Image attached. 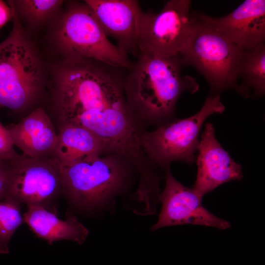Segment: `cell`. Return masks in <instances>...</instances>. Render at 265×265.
<instances>
[{"instance_id": "obj_17", "label": "cell", "mask_w": 265, "mask_h": 265, "mask_svg": "<svg viewBox=\"0 0 265 265\" xmlns=\"http://www.w3.org/2000/svg\"><path fill=\"white\" fill-rule=\"evenodd\" d=\"M15 12L32 27L42 26L53 18L63 3L58 0H11Z\"/></svg>"}, {"instance_id": "obj_10", "label": "cell", "mask_w": 265, "mask_h": 265, "mask_svg": "<svg viewBox=\"0 0 265 265\" xmlns=\"http://www.w3.org/2000/svg\"><path fill=\"white\" fill-rule=\"evenodd\" d=\"M197 153V172L192 187L201 197L223 184L242 179L241 165L221 146L215 137L212 124H206Z\"/></svg>"}, {"instance_id": "obj_20", "label": "cell", "mask_w": 265, "mask_h": 265, "mask_svg": "<svg viewBox=\"0 0 265 265\" xmlns=\"http://www.w3.org/2000/svg\"><path fill=\"white\" fill-rule=\"evenodd\" d=\"M8 186L7 174L3 160L0 159V200L7 196Z\"/></svg>"}, {"instance_id": "obj_13", "label": "cell", "mask_w": 265, "mask_h": 265, "mask_svg": "<svg viewBox=\"0 0 265 265\" xmlns=\"http://www.w3.org/2000/svg\"><path fill=\"white\" fill-rule=\"evenodd\" d=\"M14 146L30 157H52L57 133L51 118L43 106L6 127Z\"/></svg>"}, {"instance_id": "obj_14", "label": "cell", "mask_w": 265, "mask_h": 265, "mask_svg": "<svg viewBox=\"0 0 265 265\" xmlns=\"http://www.w3.org/2000/svg\"><path fill=\"white\" fill-rule=\"evenodd\" d=\"M23 219L37 237L49 244L56 241L68 240L81 245L89 234L88 229L76 216L69 215L62 220L40 205H27Z\"/></svg>"}, {"instance_id": "obj_15", "label": "cell", "mask_w": 265, "mask_h": 265, "mask_svg": "<svg viewBox=\"0 0 265 265\" xmlns=\"http://www.w3.org/2000/svg\"><path fill=\"white\" fill-rule=\"evenodd\" d=\"M113 153L109 146L81 126L65 124L58 127L52 157L59 165L69 164L95 156Z\"/></svg>"}, {"instance_id": "obj_19", "label": "cell", "mask_w": 265, "mask_h": 265, "mask_svg": "<svg viewBox=\"0 0 265 265\" xmlns=\"http://www.w3.org/2000/svg\"><path fill=\"white\" fill-rule=\"evenodd\" d=\"M14 146L7 129L0 122V159L9 160L16 156L18 153Z\"/></svg>"}, {"instance_id": "obj_6", "label": "cell", "mask_w": 265, "mask_h": 265, "mask_svg": "<svg viewBox=\"0 0 265 265\" xmlns=\"http://www.w3.org/2000/svg\"><path fill=\"white\" fill-rule=\"evenodd\" d=\"M225 109L220 95H209L195 114L172 119L152 131H144L140 141L145 155L152 163L164 171L173 161L193 163L204 122L212 114L223 113Z\"/></svg>"}, {"instance_id": "obj_7", "label": "cell", "mask_w": 265, "mask_h": 265, "mask_svg": "<svg viewBox=\"0 0 265 265\" xmlns=\"http://www.w3.org/2000/svg\"><path fill=\"white\" fill-rule=\"evenodd\" d=\"M190 0H170L158 13L144 12L138 17L139 52L170 57L179 54L188 35L191 16Z\"/></svg>"}, {"instance_id": "obj_12", "label": "cell", "mask_w": 265, "mask_h": 265, "mask_svg": "<svg viewBox=\"0 0 265 265\" xmlns=\"http://www.w3.org/2000/svg\"><path fill=\"white\" fill-rule=\"evenodd\" d=\"M198 15L215 26L229 41L246 51L265 41V0H246L228 14L219 18Z\"/></svg>"}, {"instance_id": "obj_8", "label": "cell", "mask_w": 265, "mask_h": 265, "mask_svg": "<svg viewBox=\"0 0 265 265\" xmlns=\"http://www.w3.org/2000/svg\"><path fill=\"white\" fill-rule=\"evenodd\" d=\"M3 160L8 179L6 197L45 207L61 191L59 165L52 157L32 158L18 153Z\"/></svg>"}, {"instance_id": "obj_16", "label": "cell", "mask_w": 265, "mask_h": 265, "mask_svg": "<svg viewBox=\"0 0 265 265\" xmlns=\"http://www.w3.org/2000/svg\"><path fill=\"white\" fill-rule=\"evenodd\" d=\"M237 92L244 97L260 98L265 93V43L243 51L237 72Z\"/></svg>"}, {"instance_id": "obj_21", "label": "cell", "mask_w": 265, "mask_h": 265, "mask_svg": "<svg viewBox=\"0 0 265 265\" xmlns=\"http://www.w3.org/2000/svg\"><path fill=\"white\" fill-rule=\"evenodd\" d=\"M13 11L11 6L0 0V31L10 21L12 20Z\"/></svg>"}, {"instance_id": "obj_11", "label": "cell", "mask_w": 265, "mask_h": 265, "mask_svg": "<svg viewBox=\"0 0 265 265\" xmlns=\"http://www.w3.org/2000/svg\"><path fill=\"white\" fill-rule=\"evenodd\" d=\"M107 37L114 38L125 54L135 57L138 46V17L141 10L135 0H85Z\"/></svg>"}, {"instance_id": "obj_2", "label": "cell", "mask_w": 265, "mask_h": 265, "mask_svg": "<svg viewBox=\"0 0 265 265\" xmlns=\"http://www.w3.org/2000/svg\"><path fill=\"white\" fill-rule=\"evenodd\" d=\"M8 3L12 9L13 26L0 43V106L26 116L42 107L46 87L44 68L11 0Z\"/></svg>"}, {"instance_id": "obj_4", "label": "cell", "mask_w": 265, "mask_h": 265, "mask_svg": "<svg viewBox=\"0 0 265 265\" xmlns=\"http://www.w3.org/2000/svg\"><path fill=\"white\" fill-rule=\"evenodd\" d=\"M59 168L61 191L86 209L113 199L124 188L131 171H135L126 158L116 153L59 165Z\"/></svg>"}, {"instance_id": "obj_5", "label": "cell", "mask_w": 265, "mask_h": 265, "mask_svg": "<svg viewBox=\"0 0 265 265\" xmlns=\"http://www.w3.org/2000/svg\"><path fill=\"white\" fill-rule=\"evenodd\" d=\"M54 37L65 58L94 60L128 70L133 66L129 56L108 39L84 1H73L67 7L59 18Z\"/></svg>"}, {"instance_id": "obj_1", "label": "cell", "mask_w": 265, "mask_h": 265, "mask_svg": "<svg viewBox=\"0 0 265 265\" xmlns=\"http://www.w3.org/2000/svg\"><path fill=\"white\" fill-rule=\"evenodd\" d=\"M136 57L125 77L127 101L142 128L145 124L159 127L173 119L181 95L196 93L199 85L194 78L182 74L179 54L166 57L139 52Z\"/></svg>"}, {"instance_id": "obj_18", "label": "cell", "mask_w": 265, "mask_h": 265, "mask_svg": "<svg viewBox=\"0 0 265 265\" xmlns=\"http://www.w3.org/2000/svg\"><path fill=\"white\" fill-rule=\"evenodd\" d=\"M20 204L10 197L0 201V254L9 253L10 240L24 221Z\"/></svg>"}, {"instance_id": "obj_9", "label": "cell", "mask_w": 265, "mask_h": 265, "mask_svg": "<svg viewBox=\"0 0 265 265\" xmlns=\"http://www.w3.org/2000/svg\"><path fill=\"white\" fill-rule=\"evenodd\" d=\"M165 186L160 196L161 209L152 231L172 226L192 224L225 230L231 227L228 221L215 215L202 204L203 197L192 187L179 182L165 170Z\"/></svg>"}, {"instance_id": "obj_3", "label": "cell", "mask_w": 265, "mask_h": 265, "mask_svg": "<svg viewBox=\"0 0 265 265\" xmlns=\"http://www.w3.org/2000/svg\"><path fill=\"white\" fill-rule=\"evenodd\" d=\"M188 35L179 55L184 66L194 67L206 80L211 95L237 91V72L243 52L213 25L191 14Z\"/></svg>"}]
</instances>
